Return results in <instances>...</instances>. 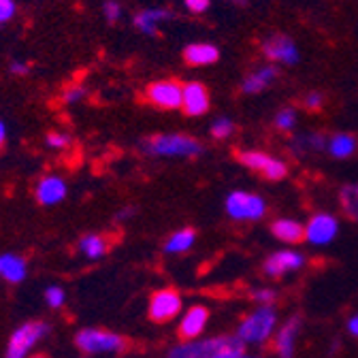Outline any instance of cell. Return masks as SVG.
<instances>
[{
    "label": "cell",
    "instance_id": "cell-19",
    "mask_svg": "<svg viewBox=\"0 0 358 358\" xmlns=\"http://www.w3.org/2000/svg\"><path fill=\"white\" fill-rule=\"evenodd\" d=\"M220 60V52L215 45L209 43H192L184 50V62L190 66H209Z\"/></svg>",
    "mask_w": 358,
    "mask_h": 358
},
{
    "label": "cell",
    "instance_id": "cell-33",
    "mask_svg": "<svg viewBox=\"0 0 358 358\" xmlns=\"http://www.w3.org/2000/svg\"><path fill=\"white\" fill-rule=\"evenodd\" d=\"M252 299L258 303V305H275V299H278V292L273 288H256L252 292Z\"/></svg>",
    "mask_w": 358,
    "mask_h": 358
},
{
    "label": "cell",
    "instance_id": "cell-28",
    "mask_svg": "<svg viewBox=\"0 0 358 358\" xmlns=\"http://www.w3.org/2000/svg\"><path fill=\"white\" fill-rule=\"evenodd\" d=\"M273 124H275V128L280 130V132H290L292 128H294V124H296V111L294 109H282L278 115H275V120H273Z\"/></svg>",
    "mask_w": 358,
    "mask_h": 358
},
{
    "label": "cell",
    "instance_id": "cell-10",
    "mask_svg": "<svg viewBox=\"0 0 358 358\" xmlns=\"http://www.w3.org/2000/svg\"><path fill=\"white\" fill-rule=\"evenodd\" d=\"M229 335H217V337H207V339H192V341H182L175 343L166 358H213L220 348L227 343Z\"/></svg>",
    "mask_w": 358,
    "mask_h": 358
},
{
    "label": "cell",
    "instance_id": "cell-14",
    "mask_svg": "<svg viewBox=\"0 0 358 358\" xmlns=\"http://www.w3.org/2000/svg\"><path fill=\"white\" fill-rule=\"evenodd\" d=\"M299 333H301V318L299 316L288 318L275 331V335H273V350H275L278 358H294Z\"/></svg>",
    "mask_w": 358,
    "mask_h": 358
},
{
    "label": "cell",
    "instance_id": "cell-36",
    "mask_svg": "<svg viewBox=\"0 0 358 358\" xmlns=\"http://www.w3.org/2000/svg\"><path fill=\"white\" fill-rule=\"evenodd\" d=\"M184 3H186L188 11H192V13H205L209 9V5H211V0H184Z\"/></svg>",
    "mask_w": 358,
    "mask_h": 358
},
{
    "label": "cell",
    "instance_id": "cell-24",
    "mask_svg": "<svg viewBox=\"0 0 358 358\" xmlns=\"http://www.w3.org/2000/svg\"><path fill=\"white\" fill-rule=\"evenodd\" d=\"M358 148V141L348 132H337L327 141V150L333 158H350Z\"/></svg>",
    "mask_w": 358,
    "mask_h": 358
},
{
    "label": "cell",
    "instance_id": "cell-6",
    "mask_svg": "<svg viewBox=\"0 0 358 358\" xmlns=\"http://www.w3.org/2000/svg\"><path fill=\"white\" fill-rule=\"evenodd\" d=\"M339 235V220L329 211L313 213L305 224V241L311 248H327Z\"/></svg>",
    "mask_w": 358,
    "mask_h": 358
},
{
    "label": "cell",
    "instance_id": "cell-23",
    "mask_svg": "<svg viewBox=\"0 0 358 358\" xmlns=\"http://www.w3.org/2000/svg\"><path fill=\"white\" fill-rule=\"evenodd\" d=\"M79 252L87 260H101L109 252V239L105 235L90 233L79 239Z\"/></svg>",
    "mask_w": 358,
    "mask_h": 358
},
{
    "label": "cell",
    "instance_id": "cell-31",
    "mask_svg": "<svg viewBox=\"0 0 358 358\" xmlns=\"http://www.w3.org/2000/svg\"><path fill=\"white\" fill-rule=\"evenodd\" d=\"M45 145H48L50 150L62 152V150H66L71 145V137H69L66 132H50L48 139H45Z\"/></svg>",
    "mask_w": 358,
    "mask_h": 358
},
{
    "label": "cell",
    "instance_id": "cell-21",
    "mask_svg": "<svg viewBox=\"0 0 358 358\" xmlns=\"http://www.w3.org/2000/svg\"><path fill=\"white\" fill-rule=\"evenodd\" d=\"M278 79V69L275 66H262L254 73H250L243 83H241V92L243 94H256L262 92L264 87H268Z\"/></svg>",
    "mask_w": 358,
    "mask_h": 358
},
{
    "label": "cell",
    "instance_id": "cell-27",
    "mask_svg": "<svg viewBox=\"0 0 358 358\" xmlns=\"http://www.w3.org/2000/svg\"><path fill=\"white\" fill-rule=\"evenodd\" d=\"M211 137L213 139H229L231 134L235 132V124H233V120H229V117H217L213 124H211Z\"/></svg>",
    "mask_w": 358,
    "mask_h": 358
},
{
    "label": "cell",
    "instance_id": "cell-17",
    "mask_svg": "<svg viewBox=\"0 0 358 358\" xmlns=\"http://www.w3.org/2000/svg\"><path fill=\"white\" fill-rule=\"evenodd\" d=\"M271 235L286 245H296L305 241V224L294 217H280L271 224Z\"/></svg>",
    "mask_w": 358,
    "mask_h": 358
},
{
    "label": "cell",
    "instance_id": "cell-1",
    "mask_svg": "<svg viewBox=\"0 0 358 358\" xmlns=\"http://www.w3.org/2000/svg\"><path fill=\"white\" fill-rule=\"evenodd\" d=\"M280 324V316L275 305H258L239 322L235 337L245 348H260L266 341H271Z\"/></svg>",
    "mask_w": 358,
    "mask_h": 358
},
{
    "label": "cell",
    "instance_id": "cell-5",
    "mask_svg": "<svg viewBox=\"0 0 358 358\" xmlns=\"http://www.w3.org/2000/svg\"><path fill=\"white\" fill-rule=\"evenodd\" d=\"M182 311H184V299L175 288H160L150 296L148 316L156 324H166L175 320L177 316H182Z\"/></svg>",
    "mask_w": 358,
    "mask_h": 358
},
{
    "label": "cell",
    "instance_id": "cell-42",
    "mask_svg": "<svg viewBox=\"0 0 358 358\" xmlns=\"http://www.w3.org/2000/svg\"><path fill=\"white\" fill-rule=\"evenodd\" d=\"M231 3H237V5H245V0H231Z\"/></svg>",
    "mask_w": 358,
    "mask_h": 358
},
{
    "label": "cell",
    "instance_id": "cell-11",
    "mask_svg": "<svg viewBox=\"0 0 358 358\" xmlns=\"http://www.w3.org/2000/svg\"><path fill=\"white\" fill-rule=\"evenodd\" d=\"M305 266V256L299 250L286 248V250H278L268 256L262 262V271L266 278H284L288 273L301 271Z\"/></svg>",
    "mask_w": 358,
    "mask_h": 358
},
{
    "label": "cell",
    "instance_id": "cell-40",
    "mask_svg": "<svg viewBox=\"0 0 358 358\" xmlns=\"http://www.w3.org/2000/svg\"><path fill=\"white\" fill-rule=\"evenodd\" d=\"M5 141H7V124L5 120H0V148L5 145Z\"/></svg>",
    "mask_w": 358,
    "mask_h": 358
},
{
    "label": "cell",
    "instance_id": "cell-9",
    "mask_svg": "<svg viewBox=\"0 0 358 358\" xmlns=\"http://www.w3.org/2000/svg\"><path fill=\"white\" fill-rule=\"evenodd\" d=\"M145 99L150 105L158 107V109H182V101H184V85L177 79H160V81H152L145 87Z\"/></svg>",
    "mask_w": 358,
    "mask_h": 358
},
{
    "label": "cell",
    "instance_id": "cell-39",
    "mask_svg": "<svg viewBox=\"0 0 358 358\" xmlns=\"http://www.w3.org/2000/svg\"><path fill=\"white\" fill-rule=\"evenodd\" d=\"M348 333L358 339V313H354V316L348 320Z\"/></svg>",
    "mask_w": 358,
    "mask_h": 358
},
{
    "label": "cell",
    "instance_id": "cell-37",
    "mask_svg": "<svg viewBox=\"0 0 358 358\" xmlns=\"http://www.w3.org/2000/svg\"><path fill=\"white\" fill-rule=\"evenodd\" d=\"M9 71H11L13 75H28V73H30V64L24 62V60H13L11 66H9Z\"/></svg>",
    "mask_w": 358,
    "mask_h": 358
},
{
    "label": "cell",
    "instance_id": "cell-25",
    "mask_svg": "<svg viewBox=\"0 0 358 358\" xmlns=\"http://www.w3.org/2000/svg\"><path fill=\"white\" fill-rule=\"evenodd\" d=\"M339 203L343 213L358 224V184H348L339 190Z\"/></svg>",
    "mask_w": 358,
    "mask_h": 358
},
{
    "label": "cell",
    "instance_id": "cell-38",
    "mask_svg": "<svg viewBox=\"0 0 358 358\" xmlns=\"http://www.w3.org/2000/svg\"><path fill=\"white\" fill-rule=\"evenodd\" d=\"M134 213H137V211H134V207L128 205V207H124V209H120V211L115 213V220H117V222H128Z\"/></svg>",
    "mask_w": 358,
    "mask_h": 358
},
{
    "label": "cell",
    "instance_id": "cell-3",
    "mask_svg": "<svg viewBox=\"0 0 358 358\" xmlns=\"http://www.w3.org/2000/svg\"><path fill=\"white\" fill-rule=\"evenodd\" d=\"M266 201L248 190H233L224 199V211L235 222H260L266 215Z\"/></svg>",
    "mask_w": 358,
    "mask_h": 358
},
{
    "label": "cell",
    "instance_id": "cell-18",
    "mask_svg": "<svg viewBox=\"0 0 358 358\" xmlns=\"http://www.w3.org/2000/svg\"><path fill=\"white\" fill-rule=\"evenodd\" d=\"M173 17V11L171 9H164V7H154V9H143L134 15L132 24L137 30H141L143 34L148 36H154L158 34V26L166 20Z\"/></svg>",
    "mask_w": 358,
    "mask_h": 358
},
{
    "label": "cell",
    "instance_id": "cell-30",
    "mask_svg": "<svg viewBox=\"0 0 358 358\" xmlns=\"http://www.w3.org/2000/svg\"><path fill=\"white\" fill-rule=\"evenodd\" d=\"M87 96V90L83 85H69L62 92V103L64 105H77Z\"/></svg>",
    "mask_w": 358,
    "mask_h": 358
},
{
    "label": "cell",
    "instance_id": "cell-26",
    "mask_svg": "<svg viewBox=\"0 0 358 358\" xmlns=\"http://www.w3.org/2000/svg\"><path fill=\"white\" fill-rule=\"evenodd\" d=\"M248 350H245V345L237 339V337H227V343H224L222 348H220V352L213 356V358H241L243 354H245Z\"/></svg>",
    "mask_w": 358,
    "mask_h": 358
},
{
    "label": "cell",
    "instance_id": "cell-4",
    "mask_svg": "<svg viewBox=\"0 0 358 358\" xmlns=\"http://www.w3.org/2000/svg\"><path fill=\"white\" fill-rule=\"evenodd\" d=\"M77 348L83 354H122L126 350V339L117 333L105 329H83L75 337Z\"/></svg>",
    "mask_w": 358,
    "mask_h": 358
},
{
    "label": "cell",
    "instance_id": "cell-35",
    "mask_svg": "<svg viewBox=\"0 0 358 358\" xmlns=\"http://www.w3.org/2000/svg\"><path fill=\"white\" fill-rule=\"evenodd\" d=\"M303 107H305L307 111H318V109L324 107V96H322L320 92H309V94L303 99Z\"/></svg>",
    "mask_w": 358,
    "mask_h": 358
},
{
    "label": "cell",
    "instance_id": "cell-12",
    "mask_svg": "<svg viewBox=\"0 0 358 358\" xmlns=\"http://www.w3.org/2000/svg\"><path fill=\"white\" fill-rule=\"evenodd\" d=\"M207 324H209V309L205 305L196 303V305H190L188 309L182 311L177 333H179V337H182V341L201 339Z\"/></svg>",
    "mask_w": 358,
    "mask_h": 358
},
{
    "label": "cell",
    "instance_id": "cell-15",
    "mask_svg": "<svg viewBox=\"0 0 358 358\" xmlns=\"http://www.w3.org/2000/svg\"><path fill=\"white\" fill-rule=\"evenodd\" d=\"M66 192H69V186L60 175H45L43 179H38L34 196L41 205L52 207V205L62 203L66 199Z\"/></svg>",
    "mask_w": 358,
    "mask_h": 358
},
{
    "label": "cell",
    "instance_id": "cell-32",
    "mask_svg": "<svg viewBox=\"0 0 358 358\" xmlns=\"http://www.w3.org/2000/svg\"><path fill=\"white\" fill-rule=\"evenodd\" d=\"M103 15L107 22L115 24L122 20V5L117 3V0H105V5H103Z\"/></svg>",
    "mask_w": 358,
    "mask_h": 358
},
{
    "label": "cell",
    "instance_id": "cell-22",
    "mask_svg": "<svg viewBox=\"0 0 358 358\" xmlns=\"http://www.w3.org/2000/svg\"><path fill=\"white\" fill-rule=\"evenodd\" d=\"M194 243H196V231L194 229H179L166 237L164 254H169V256L186 254L194 248Z\"/></svg>",
    "mask_w": 358,
    "mask_h": 358
},
{
    "label": "cell",
    "instance_id": "cell-13",
    "mask_svg": "<svg viewBox=\"0 0 358 358\" xmlns=\"http://www.w3.org/2000/svg\"><path fill=\"white\" fill-rule=\"evenodd\" d=\"M260 50L268 60H273V62H282V64H296L299 62L296 45L286 34H273V36L264 38Z\"/></svg>",
    "mask_w": 358,
    "mask_h": 358
},
{
    "label": "cell",
    "instance_id": "cell-16",
    "mask_svg": "<svg viewBox=\"0 0 358 358\" xmlns=\"http://www.w3.org/2000/svg\"><path fill=\"white\" fill-rule=\"evenodd\" d=\"M182 111L190 117L205 115L209 111V92L207 87L199 81H190L184 85V101H182Z\"/></svg>",
    "mask_w": 358,
    "mask_h": 358
},
{
    "label": "cell",
    "instance_id": "cell-2",
    "mask_svg": "<svg viewBox=\"0 0 358 358\" xmlns=\"http://www.w3.org/2000/svg\"><path fill=\"white\" fill-rule=\"evenodd\" d=\"M141 152L152 158H196L205 152V145L190 134H154L141 143Z\"/></svg>",
    "mask_w": 358,
    "mask_h": 358
},
{
    "label": "cell",
    "instance_id": "cell-34",
    "mask_svg": "<svg viewBox=\"0 0 358 358\" xmlns=\"http://www.w3.org/2000/svg\"><path fill=\"white\" fill-rule=\"evenodd\" d=\"M17 13V3L15 0H0V26L9 24Z\"/></svg>",
    "mask_w": 358,
    "mask_h": 358
},
{
    "label": "cell",
    "instance_id": "cell-8",
    "mask_svg": "<svg viewBox=\"0 0 358 358\" xmlns=\"http://www.w3.org/2000/svg\"><path fill=\"white\" fill-rule=\"evenodd\" d=\"M237 160L250 169V171H258L262 173L268 182H280L288 175V164L280 158H271L268 154L260 152V150H243L237 152Z\"/></svg>",
    "mask_w": 358,
    "mask_h": 358
},
{
    "label": "cell",
    "instance_id": "cell-41",
    "mask_svg": "<svg viewBox=\"0 0 358 358\" xmlns=\"http://www.w3.org/2000/svg\"><path fill=\"white\" fill-rule=\"evenodd\" d=\"M241 358H262V356H258V354H250V352H245Z\"/></svg>",
    "mask_w": 358,
    "mask_h": 358
},
{
    "label": "cell",
    "instance_id": "cell-43",
    "mask_svg": "<svg viewBox=\"0 0 358 358\" xmlns=\"http://www.w3.org/2000/svg\"><path fill=\"white\" fill-rule=\"evenodd\" d=\"M32 358H45V356H32Z\"/></svg>",
    "mask_w": 358,
    "mask_h": 358
},
{
    "label": "cell",
    "instance_id": "cell-29",
    "mask_svg": "<svg viewBox=\"0 0 358 358\" xmlns=\"http://www.w3.org/2000/svg\"><path fill=\"white\" fill-rule=\"evenodd\" d=\"M45 303H48V307H52V309H60L66 303V292L60 286H50L45 290Z\"/></svg>",
    "mask_w": 358,
    "mask_h": 358
},
{
    "label": "cell",
    "instance_id": "cell-20",
    "mask_svg": "<svg viewBox=\"0 0 358 358\" xmlns=\"http://www.w3.org/2000/svg\"><path fill=\"white\" fill-rule=\"evenodd\" d=\"M28 275V264L17 254H3L0 256V278L9 284H22Z\"/></svg>",
    "mask_w": 358,
    "mask_h": 358
},
{
    "label": "cell",
    "instance_id": "cell-7",
    "mask_svg": "<svg viewBox=\"0 0 358 358\" xmlns=\"http://www.w3.org/2000/svg\"><path fill=\"white\" fill-rule=\"evenodd\" d=\"M48 335H50L48 322H26V324H22L17 331H13L5 358H28L30 350Z\"/></svg>",
    "mask_w": 358,
    "mask_h": 358
}]
</instances>
